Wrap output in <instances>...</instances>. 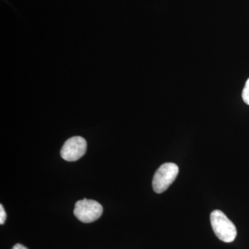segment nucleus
Masks as SVG:
<instances>
[{
	"label": "nucleus",
	"mask_w": 249,
	"mask_h": 249,
	"mask_svg": "<svg viewBox=\"0 0 249 249\" xmlns=\"http://www.w3.org/2000/svg\"><path fill=\"white\" fill-rule=\"evenodd\" d=\"M211 223L218 239L226 243H231L235 240L237 237L235 226L222 211L215 210L211 213Z\"/></svg>",
	"instance_id": "f257e3e1"
},
{
	"label": "nucleus",
	"mask_w": 249,
	"mask_h": 249,
	"mask_svg": "<svg viewBox=\"0 0 249 249\" xmlns=\"http://www.w3.org/2000/svg\"><path fill=\"white\" fill-rule=\"evenodd\" d=\"M178 173V167L175 163H166L160 165L152 180L154 191L160 194L166 191L176 179Z\"/></svg>",
	"instance_id": "f03ea898"
},
{
	"label": "nucleus",
	"mask_w": 249,
	"mask_h": 249,
	"mask_svg": "<svg viewBox=\"0 0 249 249\" xmlns=\"http://www.w3.org/2000/svg\"><path fill=\"white\" fill-rule=\"evenodd\" d=\"M103 212L102 205L98 201L86 198L77 201L73 211L77 219L86 224L97 220L102 215Z\"/></svg>",
	"instance_id": "7ed1b4c3"
},
{
	"label": "nucleus",
	"mask_w": 249,
	"mask_h": 249,
	"mask_svg": "<svg viewBox=\"0 0 249 249\" xmlns=\"http://www.w3.org/2000/svg\"><path fill=\"white\" fill-rule=\"evenodd\" d=\"M87 146V142L83 137H71L64 143L60 156L67 161H76L86 153Z\"/></svg>",
	"instance_id": "20e7f679"
},
{
	"label": "nucleus",
	"mask_w": 249,
	"mask_h": 249,
	"mask_svg": "<svg viewBox=\"0 0 249 249\" xmlns=\"http://www.w3.org/2000/svg\"><path fill=\"white\" fill-rule=\"evenodd\" d=\"M242 98L246 104L249 106V78L246 82L245 88L242 91Z\"/></svg>",
	"instance_id": "39448f33"
},
{
	"label": "nucleus",
	"mask_w": 249,
	"mask_h": 249,
	"mask_svg": "<svg viewBox=\"0 0 249 249\" xmlns=\"http://www.w3.org/2000/svg\"><path fill=\"white\" fill-rule=\"evenodd\" d=\"M6 219V213L5 212L2 204L0 205V224L3 225Z\"/></svg>",
	"instance_id": "423d86ee"
},
{
	"label": "nucleus",
	"mask_w": 249,
	"mask_h": 249,
	"mask_svg": "<svg viewBox=\"0 0 249 249\" xmlns=\"http://www.w3.org/2000/svg\"><path fill=\"white\" fill-rule=\"evenodd\" d=\"M13 249H28L27 248V247H24V246L20 245V244H17V245H15L14 247H13Z\"/></svg>",
	"instance_id": "0eeeda50"
}]
</instances>
